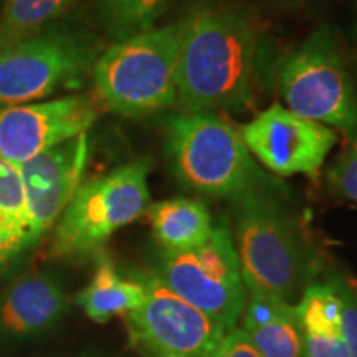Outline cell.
<instances>
[{
  "instance_id": "24",
  "label": "cell",
  "mask_w": 357,
  "mask_h": 357,
  "mask_svg": "<svg viewBox=\"0 0 357 357\" xmlns=\"http://www.w3.org/2000/svg\"><path fill=\"white\" fill-rule=\"evenodd\" d=\"M306 357H351L342 334H303Z\"/></svg>"
},
{
  "instance_id": "10",
  "label": "cell",
  "mask_w": 357,
  "mask_h": 357,
  "mask_svg": "<svg viewBox=\"0 0 357 357\" xmlns=\"http://www.w3.org/2000/svg\"><path fill=\"white\" fill-rule=\"evenodd\" d=\"M250 154L276 176L316 177L337 142L333 128L273 105L240 128Z\"/></svg>"
},
{
  "instance_id": "27",
  "label": "cell",
  "mask_w": 357,
  "mask_h": 357,
  "mask_svg": "<svg viewBox=\"0 0 357 357\" xmlns=\"http://www.w3.org/2000/svg\"><path fill=\"white\" fill-rule=\"evenodd\" d=\"M354 38L357 40V12H356V20H354Z\"/></svg>"
},
{
  "instance_id": "8",
  "label": "cell",
  "mask_w": 357,
  "mask_h": 357,
  "mask_svg": "<svg viewBox=\"0 0 357 357\" xmlns=\"http://www.w3.org/2000/svg\"><path fill=\"white\" fill-rule=\"evenodd\" d=\"M102 53L100 40L82 30L50 26L0 50V108L26 105L78 83Z\"/></svg>"
},
{
  "instance_id": "9",
  "label": "cell",
  "mask_w": 357,
  "mask_h": 357,
  "mask_svg": "<svg viewBox=\"0 0 357 357\" xmlns=\"http://www.w3.org/2000/svg\"><path fill=\"white\" fill-rule=\"evenodd\" d=\"M146 289L142 305L124 316L129 344L146 357H211L225 329L172 293L149 271H134Z\"/></svg>"
},
{
  "instance_id": "28",
  "label": "cell",
  "mask_w": 357,
  "mask_h": 357,
  "mask_svg": "<svg viewBox=\"0 0 357 357\" xmlns=\"http://www.w3.org/2000/svg\"><path fill=\"white\" fill-rule=\"evenodd\" d=\"M356 300H357V291H356Z\"/></svg>"
},
{
  "instance_id": "13",
  "label": "cell",
  "mask_w": 357,
  "mask_h": 357,
  "mask_svg": "<svg viewBox=\"0 0 357 357\" xmlns=\"http://www.w3.org/2000/svg\"><path fill=\"white\" fill-rule=\"evenodd\" d=\"M68 305L63 287L52 273L20 276L0 291V336H42L65 318Z\"/></svg>"
},
{
  "instance_id": "21",
  "label": "cell",
  "mask_w": 357,
  "mask_h": 357,
  "mask_svg": "<svg viewBox=\"0 0 357 357\" xmlns=\"http://www.w3.org/2000/svg\"><path fill=\"white\" fill-rule=\"evenodd\" d=\"M243 331L261 328V326L271 324L275 321L294 316V305L281 300L275 294L260 291V289H247V303L243 310Z\"/></svg>"
},
{
  "instance_id": "25",
  "label": "cell",
  "mask_w": 357,
  "mask_h": 357,
  "mask_svg": "<svg viewBox=\"0 0 357 357\" xmlns=\"http://www.w3.org/2000/svg\"><path fill=\"white\" fill-rule=\"evenodd\" d=\"M25 252L24 240L3 218H0V276L7 273Z\"/></svg>"
},
{
  "instance_id": "2",
  "label": "cell",
  "mask_w": 357,
  "mask_h": 357,
  "mask_svg": "<svg viewBox=\"0 0 357 357\" xmlns=\"http://www.w3.org/2000/svg\"><path fill=\"white\" fill-rule=\"evenodd\" d=\"M281 189L252 187L230 197L231 235L245 287L291 303L312 276L311 250Z\"/></svg>"
},
{
  "instance_id": "22",
  "label": "cell",
  "mask_w": 357,
  "mask_h": 357,
  "mask_svg": "<svg viewBox=\"0 0 357 357\" xmlns=\"http://www.w3.org/2000/svg\"><path fill=\"white\" fill-rule=\"evenodd\" d=\"M326 181L334 194L357 202V141H352L334 159L326 172Z\"/></svg>"
},
{
  "instance_id": "15",
  "label": "cell",
  "mask_w": 357,
  "mask_h": 357,
  "mask_svg": "<svg viewBox=\"0 0 357 357\" xmlns=\"http://www.w3.org/2000/svg\"><path fill=\"white\" fill-rule=\"evenodd\" d=\"M154 238L164 252H185L208 238L213 230L207 205L197 199H169L149 207Z\"/></svg>"
},
{
  "instance_id": "7",
  "label": "cell",
  "mask_w": 357,
  "mask_h": 357,
  "mask_svg": "<svg viewBox=\"0 0 357 357\" xmlns=\"http://www.w3.org/2000/svg\"><path fill=\"white\" fill-rule=\"evenodd\" d=\"M153 273L225 331L236 328L247 303V287L234 235L225 222L213 225L211 236L199 247L185 252L160 250Z\"/></svg>"
},
{
  "instance_id": "19",
  "label": "cell",
  "mask_w": 357,
  "mask_h": 357,
  "mask_svg": "<svg viewBox=\"0 0 357 357\" xmlns=\"http://www.w3.org/2000/svg\"><path fill=\"white\" fill-rule=\"evenodd\" d=\"M0 218H3L19 234L26 245V250L32 248L30 215L19 166L3 158H0Z\"/></svg>"
},
{
  "instance_id": "14",
  "label": "cell",
  "mask_w": 357,
  "mask_h": 357,
  "mask_svg": "<svg viewBox=\"0 0 357 357\" xmlns=\"http://www.w3.org/2000/svg\"><path fill=\"white\" fill-rule=\"evenodd\" d=\"M93 278L77 294V305L83 307L89 319L105 324L118 316L137 310L146 300V289L131 273L124 278L106 253H96Z\"/></svg>"
},
{
  "instance_id": "5",
  "label": "cell",
  "mask_w": 357,
  "mask_h": 357,
  "mask_svg": "<svg viewBox=\"0 0 357 357\" xmlns=\"http://www.w3.org/2000/svg\"><path fill=\"white\" fill-rule=\"evenodd\" d=\"M149 172L151 160L137 159L82 182L53 227L50 257L79 260L96 255L111 235L147 213Z\"/></svg>"
},
{
  "instance_id": "1",
  "label": "cell",
  "mask_w": 357,
  "mask_h": 357,
  "mask_svg": "<svg viewBox=\"0 0 357 357\" xmlns=\"http://www.w3.org/2000/svg\"><path fill=\"white\" fill-rule=\"evenodd\" d=\"M258 38L242 13L199 7L181 20L177 106L184 113L240 109L253 91Z\"/></svg>"
},
{
  "instance_id": "3",
  "label": "cell",
  "mask_w": 357,
  "mask_h": 357,
  "mask_svg": "<svg viewBox=\"0 0 357 357\" xmlns=\"http://www.w3.org/2000/svg\"><path fill=\"white\" fill-rule=\"evenodd\" d=\"M166 155L182 185L212 197L284 187L258 167L242 136L215 113H178L166 124Z\"/></svg>"
},
{
  "instance_id": "11",
  "label": "cell",
  "mask_w": 357,
  "mask_h": 357,
  "mask_svg": "<svg viewBox=\"0 0 357 357\" xmlns=\"http://www.w3.org/2000/svg\"><path fill=\"white\" fill-rule=\"evenodd\" d=\"M96 105L91 96L71 95L0 108V158L20 166L60 142L88 132L98 119Z\"/></svg>"
},
{
  "instance_id": "26",
  "label": "cell",
  "mask_w": 357,
  "mask_h": 357,
  "mask_svg": "<svg viewBox=\"0 0 357 357\" xmlns=\"http://www.w3.org/2000/svg\"><path fill=\"white\" fill-rule=\"evenodd\" d=\"M211 357H261L252 344L248 334L242 328H234L225 333L217 349Z\"/></svg>"
},
{
  "instance_id": "17",
  "label": "cell",
  "mask_w": 357,
  "mask_h": 357,
  "mask_svg": "<svg viewBox=\"0 0 357 357\" xmlns=\"http://www.w3.org/2000/svg\"><path fill=\"white\" fill-rule=\"evenodd\" d=\"M171 0H96L101 29L116 42L151 32Z\"/></svg>"
},
{
  "instance_id": "4",
  "label": "cell",
  "mask_w": 357,
  "mask_h": 357,
  "mask_svg": "<svg viewBox=\"0 0 357 357\" xmlns=\"http://www.w3.org/2000/svg\"><path fill=\"white\" fill-rule=\"evenodd\" d=\"M178 50L181 22L113 43L93 66L96 101L126 118L176 106Z\"/></svg>"
},
{
  "instance_id": "16",
  "label": "cell",
  "mask_w": 357,
  "mask_h": 357,
  "mask_svg": "<svg viewBox=\"0 0 357 357\" xmlns=\"http://www.w3.org/2000/svg\"><path fill=\"white\" fill-rule=\"evenodd\" d=\"M75 0H6L0 13V50L53 26Z\"/></svg>"
},
{
  "instance_id": "20",
  "label": "cell",
  "mask_w": 357,
  "mask_h": 357,
  "mask_svg": "<svg viewBox=\"0 0 357 357\" xmlns=\"http://www.w3.org/2000/svg\"><path fill=\"white\" fill-rule=\"evenodd\" d=\"M261 357H306L296 312L261 328L245 331Z\"/></svg>"
},
{
  "instance_id": "6",
  "label": "cell",
  "mask_w": 357,
  "mask_h": 357,
  "mask_svg": "<svg viewBox=\"0 0 357 357\" xmlns=\"http://www.w3.org/2000/svg\"><path fill=\"white\" fill-rule=\"evenodd\" d=\"M284 108L301 118L336 128L357 141V93L336 35L321 25L280 70Z\"/></svg>"
},
{
  "instance_id": "18",
  "label": "cell",
  "mask_w": 357,
  "mask_h": 357,
  "mask_svg": "<svg viewBox=\"0 0 357 357\" xmlns=\"http://www.w3.org/2000/svg\"><path fill=\"white\" fill-rule=\"evenodd\" d=\"M294 312L303 334H342V300L334 278L329 283L307 284Z\"/></svg>"
},
{
  "instance_id": "12",
  "label": "cell",
  "mask_w": 357,
  "mask_h": 357,
  "mask_svg": "<svg viewBox=\"0 0 357 357\" xmlns=\"http://www.w3.org/2000/svg\"><path fill=\"white\" fill-rule=\"evenodd\" d=\"M88 159V132H83L19 166L30 215L32 248L55 227L82 185Z\"/></svg>"
},
{
  "instance_id": "29",
  "label": "cell",
  "mask_w": 357,
  "mask_h": 357,
  "mask_svg": "<svg viewBox=\"0 0 357 357\" xmlns=\"http://www.w3.org/2000/svg\"><path fill=\"white\" fill-rule=\"evenodd\" d=\"M83 357H89V356H83Z\"/></svg>"
},
{
  "instance_id": "23",
  "label": "cell",
  "mask_w": 357,
  "mask_h": 357,
  "mask_svg": "<svg viewBox=\"0 0 357 357\" xmlns=\"http://www.w3.org/2000/svg\"><path fill=\"white\" fill-rule=\"evenodd\" d=\"M342 300V337L349 347L351 357H357V300L356 291L346 281L334 278Z\"/></svg>"
}]
</instances>
